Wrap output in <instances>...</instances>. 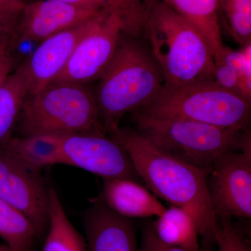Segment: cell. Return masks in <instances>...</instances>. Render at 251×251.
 Here are the masks:
<instances>
[{
	"instance_id": "1",
	"label": "cell",
	"mask_w": 251,
	"mask_h": 251,
	"mask_svg": "<svg viewBox=\"0 0 251 251\" xmlns=\"http://www.w3.org/2000/svg\"><path fill=\"white\" fill-rule=\"evenodd\" d=\"M109 134L125 150L150 191L187 211L202 242L215 244L219 224L208 193L210 168H198L170 156L133 130L120 127Z\"/></svg>"
},
{
	"instance_id": "2",
	"label": "cell",
	"mask_w": 251,
	"mask_h": 251,
	"mask_svg": "<svg viewBox=\"0 0 251 251\" xmlns=\"http://www.w3.org/2000/svg\"><path fill=\"white\" fill-rule=\"evenodd\" d=\"M142 31L159 66L164 85L181 87L213 80L214 59L197 28L161 0H150Z\"/></svg>"
},
{
	"instance_id": "3",
	"label": "cell",
	"mask_w": 251,
	"mask_h": 251,
	"mask_svg": "<svg viewBox=\"0 0 251 251\" xmlns=\"http://www.w3.org/2000/svg\"><path fill=\"white\" fill-rule=\"evenodd\" d=\"M164 83L163 73L150 49L134 39L122 36L94 94L107 133L120 128L126 114L152 100Z\"/></svg>"
},
{
	"instance_id": "4",
	"label": "cell",
	"mask_w": 251,
	"mask_h": 251,
	"mask_svg": "<svg viewBox=\"0 0 251 251\" xmlns=\"http://www.w3.org/2000/svg\"><path fill=\"white\" fill-rule=\"evenodd\" d=\"M18 122L21 136L107 133L94 94L80 84H52L28 95Z\"/></svg>"
},
{
	"instance_id": "5",
	"label": "cell",
	"mask_w": 251,
	"mask_h": 251,
	"mask_svg": "<svg viewBox=\"0 0 251 251\" xmlns=\"http://www.w3.org/2000/svg\"><path fill=\"white\" fill-rule=\"evenodd\" d=\"M133 114L137 133L163 152L198 168H209L223 153L251 147L249 129Z\"/></svg>"
},
{
	"instance_id": "6",
	"label": "cell",
	"mask_w": 251,
	"mask_h": 251,
	"mask_svg": "<svg viewBox=\"0 0 251 251\" xmlns=\"http://www.w3.org/2000/svg\"><path fill=\"white\" fill-rule=\"evenodd\" d=\"M251 102L213 80L181 87L163 85L152 100L133 112L145 116L179 118L225 128L248 130Z\"/></svg>"
},
{
	"instance_id": "7",
	"label": "cell",
	"mask_w": 251,
	"mask_h": 251,
	"mask_svg": "<svg viewBox=\"0 0 251 251\" xmlns=\"http://www.w3.org/2000/svg\"><path fill=\"white\" fill-rule=\"evenodd\" d=\"M123 33L129 34L125 15L116 10H104L52 84L84 85L100 78L116 52Z\"/></svg>"
},
{
	"instance_id": "8",
	"label": "cell",
	"mask_w": 251,
	"mask_h": 251,
	"mask_svg": "<svg viewBox=\"0 0 251 251\" xmlns=\"http://www.w3.org/2000/svg\"><path fill=\"white\" fill-rule=\"evenodd\" d=\"M207 189L219 219L251 217V147L223 153L210 167Z\"/></svg>"
},
{
	"instance_id": "9",
	"label": "cell",
	"mask_w": 251,
	"mask_h": 251,
	"mask_svg": "<svg viewBox=\"0 0 251 251\" xmlns=\"http://www.w3.org/2000/svg\"><path fill=\"white\" fill-rule=\"evenodd\" d=\"M0 200L23 212L38 237L49 227V194L39 172L32 171L0 148Z\"/></svg>"
},
{
	"instance_id": "10",
	"label": "cell",
	"mask_w": 251,
	"mask_h": 251,
	"mask_svg": "<svg viewBox=\"0 0 251 251\" xmlns=\"http://www.w3.org/2000/svg\"><path fill=\"white\" fill-rule=\"evenodd\" d=\"M60 164L80 168L103 179L139 178L123 148L106 135L62 137Z\"/></svg>"
},
{
	"instance_id": "11",
	"label": "cell",
	"mask_w": 251,
	"mask_h": 251,
	"mask_svg": "<svg viewBox=\"0 0 251 251\" xmlns=\"http://www.w3.org/2000/svg\"><path fill=\"white\" fill-rule=\"evenodd\" d=\"M99 15L41 41L27 61L20 66L27 80L29 95L47 88L59 76L78 43L93 27Z\"/></svg>"
},
{
	"instance_id": "12",
	"label": "cell",
	"mask_w": 251,
	"mask_h": 251,
	"mask_svg": "<svg viewBox=\"0 0 251 251\" xmlns=\"http://www.w3.org/2000/svg\"><path fill=\"white\" fill-rule=\"evenodd\" d=\"M102 11L56 0H38L25 4L16 23V32L13 37L14 43L41 42L90 21Z\"/></svg>"
},
{
	"instance_id": "13",
	"label": "cell",
	"mask_w": 251,
	"mask_h": 251,
	"mask_svg": "<svg viewBox=\"0 0 251 251\" xmlns=\"http://www.w3.org/2000/svg\"><path fill=\"white\" fill-rule=\"evenodd\" d=\"M86 251H138L129 219L110 210L98 199L84 218Z\"/></svg>"
},
{
	"instance_id": "14",
	"label": "cell",
	"mask_w": 251,
	"mask_h": 251,
	"mask_svg": "<svg viewBox=\"0 0 251 251\" xmlns=\"http://www.w3.org/2000/svg\"><path fill=\"white\" fill-rule=\"evenodd\" d=\"M98 200L113 212L129 219L157 217L166 210L151 191L128 178L103 179Z\"/></svg>"
},
{
	"instance_id": "15",
	"label": "cell",
	"mask_w": 251,
	"mask_h": 251,
	"mask_svg": "<svg viewBox=\"0 0 251 251\" xmlns=\"http://www.w3.org/2000/svg\"><path fill=\"white\" fill-rule=\"evenodd\" d=\"M186 18L202 33L209 43L214 59L224 48L219 23L223 0H161Z\"/></svg>"
},
{
	"instance_id": "16",
	"label": "cell",
	"mask_w": 251,
	"mask_h": 251,
	"mask_svg": "<svg viewBox=\"0 0 251 251\" xmlns=\"http://www.w3.org/2000/svg\"><path fill=\"white\" fill-rule=\"evenodd\" d=\"M62 137L34 135L9 140L5 148L24 166L36 172L44 167L60 164Z\"/></svg>"
},
{
	"instance_id": "17",
	"label": "cell",
	"mask_w": 251,
	"mask_h": 251,
	"mask_svg": "<svg viewBox=\"0 0 251 251\" xmlns=\"http://www.w3.org/2000/svg\"><path fill=\"white\" fill-rule=\"evenodd\" d=\"M156 237L167 245L188 251H200L199 234L192 216L178 206L166 208L151 226Z\"/></svg>"
},
{
	"instance_id": "18",
	"label": "cell",
	"mask_w": 251,
	"mask_h": 251,
	"mask_svg": "<svg viewBox=\"0 0 251 251\" xmlns=\"http://www.w3.org/2000/svg\"><path fill=\"white\" fill-rule=\"evenodd\" d=\"M49 223L43 251H86L85 238L68 217L58 193L49 188Z\"/></svg>"
},
{
	"instance_id": "19",
	"label": "cell",
	"mask_w": 251,
	"mask_h": 251,
	"mask_svg": "<svg viewBox=\"0 0 251 251\" xmlns=\"http://www.w3.org/2000/svg\"><path fill=\"white\" fill-rule=\"evenodd\" d=\"M28 95L27 80L20 68L0 84V142L11 133Z\"/></svg>"
},
{
	"instance_id": "20",
	"label": "cell",
	"mask_w": 251,
	"mask_h": 251,
	"mask_svg": "<svg viewBox=\"0 0 251 251\" xmlns=\"http://www.w3.org/2000/svg\"><path fill=\"white\" fill-rule=\"evenodd\" d=\"M0 237L16 251H32L37 234L29 219L0 200Z\"/></svg>"
},
{
	"instance_id": "21",
	"label": "cell",
	"mask_w": 251,
	"mask_h": 251,
	"mask_svg": "<svg viewBox=\"0 0 251 251\" xmlns=\"http://www.w3.org/2000/svg\"><path fill=\"white\" fill-rule=\"evenodd\" d=\"M221 10L236 42L242 47L251 44V0H223Z\"/></svg>"
},
{
	"instance_id": "22",
	"label": "cell",
	"mask_w": 251,
	"mask_h": 251,
	"mask_svg": "<svg viewBox=\"0 0 251 251\" xmlns=\"http://www.w3.org/2000/svg\"><path fill=\"white\" fill-rule=\"evenodd\" d=\"M221 60L237 73L243 97L251 101V44L240 50L224 46L214 61Z\"/></svg>"
},
{
	"instance_id": "23",
	"label": "cell",
	"mask_w": 251,
	"mask_h": 251,
	"mask_svg": "<svg viewBox=\"0 0 251 251\" xmlns=\"http://www.w3.org/2000/svg\"><path fill=\"white\" fill-rule=\"evenodd\" d=\"M219 227L215 244L219 251H251L246 241L230 219H219Z\"/></svg>"
},
{
	"instance_id": "24",
	"label": "cell",
	"mask_w": 251,
	"mask_h": 251,
	"mask_svg": "<svg viewBox=\"0 0 251 251\" xmlns=\"http://www.w3.org/2000/svg\"><path fill=\"white\" fill-rule=\"evenodd\" d=\"M110 9L125 15L130 27H138L143 21L146 0H108Z\"/></svg>"
},
{
	"instance_id": "25",
	"label": "cell",
	"mask_w": 251,
	"mask_h": 251,
	"mask_svg": "<svg viewBox=\"0 0 251 251\" xmlns=\"http://www.w3.org/2000/svg\"><path fill=\"white\" fill-rule=\"evenodd\" d=\"M213 81L221 88L244 97L237 73L222 61H214Z\"/></svg>"
},
{
	"instance_id": "26",
	"label": "cell",
	"mask_w": 251,
	"mask_h": 251,
	"mask_svg": "<svg viewBox=\"0 0 251 251\" xmlns=\"http://www.w3.org/2000/svg\"><path fill=\"white\" fill-rule=\"evenodd\" d=\"M24 5L21 0H9L0 4V34L16 25Z\"/></svg>"
},
{
	"instance_id": "27",
	"label": "cell",
	"mask_w": 251,
	"mask_h": 251,
	"mask_svg": "<svg viewBox=\"0 0 251 251\" xmlns=\"http://www.w3.org/2000/svg\"><path fill=\"white\" fill-rule=\"evenodd\" d=\"M9 31L0 34V84L9 75L14 63L12 52L15 44Z\"/></svg>"
},
{
	"instance_id": "28",
	"label": "cell",
	"mask_w": 251,
	"mask_h": 251,
	"mask_svg": "<svg viewBox=\"0 0 251 251\" xmlns=\"http://www.w3.org/2000/svg\"><path fill=\"white\" fill-rule=\"evenodd\" d=\"M138 251H188L181 248L167 245L161 242L155 235L151 226H149L144 230L141 244ZM200 251H205L204 249Z\"/></svg>"
},
{
	"instance_id": "29",
	"label": "cell",
	"mask_w": 251,
	"mask_h": 251,
	"mask_svg": "<svg viewBox=\"0 0 251 251\" xmlns=\"http://www.w3.org/2000/svg\"><path fill=\"white\" fill-rule=\"evenodd\" d=\"M56 1H62V2L97 11L110 9L108 0H56Z\"/></svg>"
},
{
	"instance_id": "30",
	"label": "cell",
	"mask_w": 251,
	"mask_h": 251,
	"mask_svg": "<svg viewBox=\"0 0 251 251\" xmlns=\"http://www.w3.org/2000/svg\"><path fill=\"white\" fill-rule=\"evenodd\" d=\"M0 251H16L14 249H11L9 247L7 244L4 245V244H0Z\"/></svg>"
},
{
	"instance_id": "31",
	"label": "cell",
	"mask_w": 251,
	"mask_h": 251,
	"mask_svg": "<svg viewBox=\"0 0 251 251\" xmlns=\"http://www.w3.org/2000/svg\"><path fill=\"white\" fill-rule=\"evenodd\" d=\"M9 1V0H0V4L3 2H6V1Z\"/></svg>"
}]
</instances>
